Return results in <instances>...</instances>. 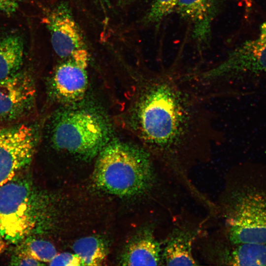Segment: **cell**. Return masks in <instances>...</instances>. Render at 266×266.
<instances>
[{
  "label": "cell",
  "instance_id": "cell-20",
  "mask_svg": "<svg viewBox=\"0 0 266 266\" xmlns=\"http://www.w3.org/2000/svg\"><path fill=\"white\" fill-rule=\"evenodd\" d=\"M10 265L12 266H41L44 264L27 254L16 251L11 258Z\"/></svg>",
  "mask_w": 266,
  "mask_h": 266
},
{
  "label": "cell",
  "instance_id": "cell-22",
  "mask_svg": "<svg viewBox=\"0 0 266 266\" xmlns=\"http://www.w3.org/2000/svg\"><path fill=\"white\" fill-rule=\"evenodd\" d=\"M7 247V242L0 235V255L4 252Z\"/></svg>",
  "mask_w": 266,
  "mask_h": 266
},
{
  "label": "cell",
  "instance_id": "cell-4",
  "mask_svg": "<svg viewBox=\"0 0 266 266\" xmlns=\"http://www.w3.org/2000/svg\"><path fill=\"white\" fill-rule=\"evenodd\" d=\"M226 211L231 244L266 243V175H251L234 189Z\"/></svg>",
  "mask_w": 266,
  "mask_h": 266
},
{
  "label": "cell",
  "instance_id": "cell-23",
  "mask_svg": "<svg viewBox=\"0 0 266 266\" xmlns=\"http://www.w3.org/2000/svg\"><path fill=\"white\" fill-rule=\"evenodd\" d=\"M246 10L248 12L252 6V0H245Z\"/></svg>",
  "mask_w": 266,
  "mask_h": 266
},
{
  "label": "cell",
  "instance_id": "cell-2",
  "mask_svg": "<svg viewBox=\"0 0 266 266\" xmlns=\"http://www.w3.org/2000/svg\"><path fill=\"white\" fill-rule=\"evenodd\" d=\"M154 159L144 147L113 142L100 150L94 172L96 185L118 196H133L150 188Z\"/></svg>",
  "mask_w": 266,
  "mask_h": 266
},
{
  "label": "cell",
  "instance_id": "cell-15",
  "mask_svg": "<svg viewBox=\"0 0 266 266\" xmlns=\"http://www.w3.org/2000/svg\"><path fill=\"white\" fill-rule=\"evenodd\" d=\"M24 45L19 35L0 38V79L19 71L23 63Z\"/></svg>",
  "mask_w": 266,
  "mask_h": 266
},
{
  "label": "cell",
  "instance_id": "cell-18",
  "mask_svg": "<svg viewBox=\"0 0 266 266\" xmlns=\"http://www.w3.org/2000/svg\"><path fill=\"white\" fill-rule=\"evenodd\" d=\"M177 0H154L144 17L146 23L158 24L176 7Z\"/></svg>",
  "mask_w": 266,
  "mask_h": 266
},
{
  "label": "cell",
  "instance_id": "cell-1",
  "mask_svg": "<svg viewBox=\"0 0 266 266\" xmlns=\"http://www.w3.org/2000/svg\"><path fill=\"white\" fill-rule=\"evenodd\" d=\"M141 83L133 126L143 147L165 165L179 167L221 140L208 102L186 74L153 73Z\"/></svg>",
  "mask_w": 266,
  "mask_h": 266
},
{
  "label": "cell",
  "instance_id": "cell-19",
  "mask_svg": "<svg viewBox=\"0 0 266 266\" xmlns=\"http://www.w3.org/2000/svg\"><path fill=\"white\" fill-rule=\"evenodd\" d=\"M50 266H83L80 258L75 253L64 252L57 254L49 263Z\"/></svg>",
  "mask_w": 266,
  "mask_h": 266
},
{
  "label": "cell",
  "instance_id": "cell-16",
  "mask_svg": "<svg viewBox=\"0 0 266 266\" xmlns=\"http://www.w3.org/2000/svg\"><path fill=\"white\" fill-rule=\"evenodd\" d=\"M74 253L81 259L83 266L102 265L106 256V248L102 241L95 236H87L76 240L72 247Z\"/></svg>",
  "mask_w": 266,
  "mask_h": 266
},
{
  "label": "cell",
  "instance_id": "cell-10",
  "mask_svg": "<svg viewBox=\"0 0 266 266\" xmlns=\"http://www.w3.org/2000/svg\"><path fill=\"white\" fill-rule=\"evenodd\" d=\"M35 89L32 77L18 71L0 79V118L13 120L27 114L35 100Z\"/></svg>",
  "mask_w": 266,
  "mask_h": 266
},
{
  "label": "cell",
  "instance_id": "cell-9",
  "mask_svg": "<svg viewBox=\"0 0 266 266\" xmlns=\"http://www.w3.org/2000/svg\"><path fill=\"white\" fill-rule=\"evenodd\" d=\"M88 61L87 49H84L56 68L51 79V88L59 100L72 102L82 98L88 84Z\"/></svg>",
  "mask_w": 266,
  "mask_h": 266
},
{
  "label": "cell",
  "instance_id": "cell-24",
  "mask_svg": "<svg viewBox=\"0 0 266 266\" xmlns=\"http://www.w3.org/2000/svg\"><path fill=\"white\" fill-rule=\"evenodd\" d=\"M99 1L100 3L104 4L105 2H107L106 0H97Z\"/></svg>",
  "mask_w": 266,
  "mask_h": 266
},
{
  "label": "cell",
  "instance_id": "cell-6",
  "mask_svg": "<svg viewBox=\"0 0 266 266\" xmlns=\"http://www.w3.org/2000/svg\"><path fill=\"white\" fill-rule=\"evenodd\" d=\"M108 136L106 123L99 115L86 110L68 111L56 120L52 131L54 146L83 156H93L104 147Z\"/></svg>",
  "mask_w": 266,
  "mask_h": 266
},
{
  "label": "cell",
  "instance_id": "cell-14",
  "mask_svg": "<svg viewBox=\"0 0 266 266\" xmlns=\"http://www.w3.org/2000/svg\"><path fill=\"white\" fill-rule=\"evenodd\" d=\"M194 237L189 233L177 230L168 238L162 254L167 266H196L192 254Z\"/></svg>",
  "mask_w": 266,
  "mask_h": 266
},
{
  "label": "cell",
  "instance_id": "cell-8",
  "mask_svg": "<svg viewBox=\"0 0 266 266\" xmlns=\"http://www.w3.org/2000/svg\"><path fill=\"white\" fill-rule=\"evenodd\" d=\"M56 54L65 60L86 49L85 42L68 6L61 3L52 9L43 18Z\"/></svg>",
  "mask_w": 266,
  "mask_h": 266
},
{
  "label": "cell",
  "instance_id": "cell-17",
  "mask_svg": "<svg viewBox=\"0 0 266 266\" xmlns=\"http://www.w3.org/2000/svg\"><path fill=\"white\" fill-rule=\"evenodd\" d=\"M19 244L17 251L27 254L43 263H49L57 254L54 245L44 239L29 236Z\"/></svg>",
  "mask_w": 266,
  "mask_h": 266
},
{
  "label": "cell",
  "instance_id": "cell-11",
  "mask_svg": "<svg viewBox=\"0 0 266 266\" xmlns=\"http://www.w3.org/2000/svg\"><path fill=\"white\" fill-rule=\"evenodd\" d=\"M218 7L219 0H177L176 6L181 17L191 25L193 37L201 45L210 39Z\"/></svg>",
  "mask_w": 266,
  "mask_h": 266
},
{
  "label": "cell",
  "instance_id": "cell-3",
  "mask_svg": "<svg viewBox=\"0 0 266 266\" xmlns=\"http://www.w3.org/2000/svg\"><path fill=\"white\" fill-rule=\"evenodd\" d=\"M44 201L28 176L16 174L0 187V235L19 244L40 225Z\"/></svg>",
  "mask_w": 266,
  "mask_h": 266
},
{
  "label": "cell",
  "instance_id": "cell-5",
  "mask_svg": "<svg viewBox=\"0 0 266 266\" xmlns=\"http://www.w3.org/2000/svg\"><path fill=\"white\" fill-rule=\"evenodd\" d=\"M266 73V21L258 36L233 50L212 67L192 73L197 87L206 97H221L227 87L245 75Z\"/></svg>",
  "mask_w": 266,
  "mask_h": 266
},
{
  "label": "cell",
  "instance_id": "cell-7",
  "mask_svg": "<svg viewBox=\"0 0 266 266\" xmlns=\"http://www.w3.org/2000/svg\"><path fill=\"white\" fill-rule=\"evenodd\" d=\"M31 125L19 124L0 130V187L31 163L37 143Z\"/></svg>",
  "mask_w": 266,
  "mask_h": 266
},
{
  "label": "cell",
  "instance_id": "cell-13",
  "mask_svg": "<svg viewBox=\"0 0 266 266\" xmlns=\"http://www.w3.org/2000/svg\"><path fill=\"white\" fill-rule=\"evenodd\" d=\"M220 251L216 261L229 266H266V243H243Z\"/></svg>",
  "mask_w": 266,
  "mask_h": 266
},
{
  "label": "cell",
  "instance_id": "cell-12",
  "mask_svg": "<svg viewBox=\"0 0 266 266\" xmlns=\"http://www.w3.org/2000/svg\"><path fill=\"white\" fill-rule=\"evenodd\" d=\"M159 243L150 232L142 234L127 247L121 258L123 266H157L161 262Z\"/></svg>",
  "mask_w": 266,
  "mask_h": 266
},
{
  "label": "cell",
  "instance_id": "cell-21",
  "mask_svg": "<svg viewBox=\"0 0 266 266\" xmlns=\"http://www.w3.org/2000/svg\"><path fill=\"white\" fill-rule=\"evenodd\" d=\"M20 0H0V13L10 15L15 13L19 5Z\"/></svg>",
  "mask_w": 266,
  "mask_h": 266
}]
</instances>
